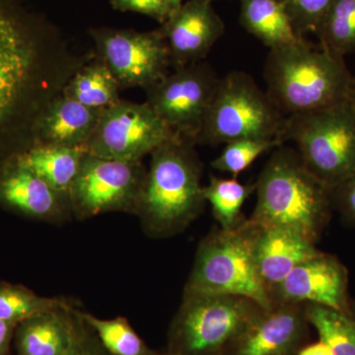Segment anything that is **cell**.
<instances>
[{
    "label": "cell",
    "mask_w": 355,
    "mask_h": 355,
    "mask_svg": "<svg viewBox=\"0 0 355 355\" xmlns=\"http://www.w3.org/2000/svg\"><path fill=\"white\" fill-rule=\"evenodd\" d=\"M94 57L25 0H0V166L35 146L41 114Z\"/></svg>",
    "instance_id": "obj_1"
},
{
    "label": "cell",
    "mask_w": 355,
    "mask_h": 355,
    "mask_svg": "<svg viewBox=\"0 0 355 355\" xmlns=\"http://www.w3.org/2000/svg\"><path fill=\"white\" fill-rule=\"evenodd\" d=\"M195 146L176 135L150 154L137 216L151 237L181 233L202 211V163Z\"/></svg>",
    "instance_id": "obj_2"
},
{
    "label": "cell",
    "mask_w": 355,
    "mask_h": 355,
    "mask_svg": "<svg viewBox=\"0 0 355 355\" xmlns=\"http://www.w3.org/2000/svg\"><path fill=\"white\" fill-rule=\"evenodd\" d=\"M254 184L252 223L286 229L316 243L330 214L331 189L305 167L296 149L284 144L275 148Z\"/></svg>",
    "instance_id": "obj_3"
},
{
    "label": "cell",
    "mask_w": 355,
    "mask_h": 355,
    "mask_svg": "<svg viewBox=\"0 0 355 355\" xmlns=\"http://www.w3.org/2000/svg\"><path fill=\"white\" fill-rule=\"evenodd\" d=\"M263 76L266 93L286 116L345 101L354 78L345 58L316 49L306 39L270 50Z\"/></svg>",
    "instance_id": "obj_4"
},
{
    "label": "cell",
    "mask_w": 355,
    "mask_h": 355,
    "mask_svg": "<svg viewBox=\"0 0 355 355\" xmlns=\"http://www.w3.org/2000/svg\"><path fill=\"white\" fill-rule=\"evenodd\" d=\"M184 294L240 296L263 309L272 307L275 303L254 260L251 222L218 229L202 240Z\"/></svg>",
    "instance_id": "obj_5"
},
{
    "label": "cell",
    "mask_w": 355,
    "mask_h": 355,
    "mask_svg": "<svg viewBox=\"0 0 355 355\" xmlns=\"http://www.w3.org/2000/svg\"><path fill=\"white\" fill-rule=\"evenodd\" d=\"M279 139L294 142L305 167L330 189L355 173V114L347 99L286 116Z\"/></svg>",
    "instance_id": "obj_6"
},
{
    "label": "cell",
    "mask_w": 355,
    "mask_h": 355,
    "mask_svg": "<svg viewBox=\"0 0 355 355\" xmlns=\"http://www.w3.org/2000/svg\"><path fill=\"white\" fill-rule=\"evenodd\" d=\"M286 116L245 71L220 77L196 144H228L243 139H279Z\"/></svg>",
    "instance_id": "obj_7"
},
{
    "label": "cell",
    "mask_w": 355,
    "mask_h": 355,
    "mask_svg": "<svg viewBox=\"0 0 355 355\" xmlns=\"http://www.w3.org/2000/svg\"><path fill=\"white\" fill-rule=\"evenodd\" d=\"M261 309L240 296L184 294L170 328L168 352L223 355Z\"/></svg>",
    "instance_id": "obj_8"
},
{
    "label": "cell",
    "mask_w": 355,
    "mask_h": 355,
    "mask_svg": "<svg viewBox=\"0 0 355 355\" xmlns=\"http://www.w3.org/2000/svg\"><path fill=\"white\" fill-rule=\"evenodd\" d=\"M147 169L142 161H123L85 151L69 191L71 212L87 219L107 212L137 214Z\"/></svg>",
    "instance_id": "obj_9"
},
{
    "label": "cell",
    "mask_w": 355,
    "mask_h": 355,
    "mask_svg": "<svg viewBox=\"0 0 355 355\" xmlns=\"http://www.w3.org/2000/svg\"><path fill=\"white\" fill-rule=\"evenodd\" d=\"M96 55L107 64L121 89L155 85L169 74L171 67L167 44L159 30L95 27L88 30Z\"/></svg>",
    "instance_id": "obj_10"
},
{
    "label": "cell",
    "mask_w": 355,
    "mask_h": 355,
    "mask_svg": "<svg viewBox=\"0 0 355 355\" xmlns=\"http://www.w3.org/2000/svg\"><path fill=\"white\" fill-rule=\"evenodd\" d=\"M219 80L203 60L174 69L146 89V103L173 132L196 142Z\"/></svg>",
    "instance_id": "obj_11"
},
{
    "label": "cell",
    "mask_w": 355,
    "mask_h": 355,
    "mask_svg": "<svg viewBox=\"0 0 355 355\" xmlns=\"http://www.w3.org/2000/svg\"><path fill=\"white\" fill-rule=\"evenodd\" d=\"M176 135L147 103L121 100L104 110L84 150L123 161H142Z\"/></svg>",
    "instance_id": "obj_12"
},
{
    "label": "cell",
    "mask_w": 355,
    "mask_h": 355,
    "mask_svg": "<svg viewBox=\"0 0 355 355\" xmlns=\"http://www.w3.org/2000/svg\"><path fill=\"white\" fill-rule=\"evenodd\" d=\"M212 2L189 0L158 28L167 44L173 69L202 62L223 36L225 25Z\"/></svg>",
    "instance_id": "obj_13"
},
{
    "label": "cell",
    "mask_w": 355,
    "mask_h": 355,
    "mask_svg": "<svg viewBox=\"0 0 355 355\" xmlns=\"http://www.w3.org/2000/svg\"><path fill=\"white\" fill-rule=\"evenodd\" d=\"M347 272L330 254H318L296 266L273 289V303L317 304L338 311H349Z\"/></svg>",
    "instance_id": "obj_14"
},
{
    "label": "cell",
    "mask_w": 355,
    "mask_h": 355,
    "mask_svg": "<svg viewBox=\"0 0 355 355\" xmlns=\"http://www.w3.org/2000/svg\"><path fill=\"white\" fill-rule=\"evenodd\" d=\"M307 323L305 304L275 303L253 318L223 355H296Z\"/></svg>",
    "instance_id": "obj_15"
},
{
    "label": "cell",
    "mask_w": 355,
    "mask_h": 355,
    "mask_svg": "<svg viewBox=\"0 0 355 355\" xmlns=\"http://www.w3.org/2000/svg\"><path fill=\"white\" fill-rule=\"evenodd\" d=\"M0 207L46 222L62 221L72 214L69 198L53 190L16 157L0 166Z\"/></svg>",
    "instance_id": "obj_16"
},
{
    "label": "cell",
    "mask_w": 355,
    "mask_h": 355,
    "mask_svg": "<svg viewBox=\"0 0 355 355\" xmlns=\"http://www.w3.org/2000/svg\"><path fill=\"white\" fill-rule=\"evenodd\" d=\"M252 224L254 260L270 294L296 266L321 253L314 243L291 231Z\"/></svg>",
    "instance_id": "obj_17"
},
{
    "label": "cell",
    "mask_w": 355,
    "mask_h": 355,
    "mask_svg": "<svg viewBox=\"0 0 355 355\" xmlns=\"http://www.w3.org/2000/svg\"><path fill=\"white\" fill-rule=\"evenodd\" d=\"M104 110L89 108L64 95L58 96L37 121L35 146L84 149Z\"/></svg>",
    "instance_id": "obj_18"
},
{
    "label": "cell",
    "mask_w": 355,
    "mask_h": 355,
    "mask_svg": "<svg viewBox=\"0 0 355 355\" xmlns=\"http://www.w3.org/2000/svg\"><path fill=\"white\" fill-rule=\"evenodd\" d=\"M73 307L35 315L17 324L14 345L17 355H62L71 338Z\"/></svg>",
    "instance_id": "obj_19"
},
{
    "label": "cell",
    "mask_w": 355,
    "mask_h": 355,
    "mask_svg": "<svg viewBox=\"0 0 355 355\" xmlns=\"http://www.w3.org/2000/svg\"><path fill=\"white\" fill-rule=\"evenodd\" d=\"M240 23L270 50L297 44L305 39L294 29L279 0H240Z\"/></svg>",
    "instance_id": "obj_20"
},
{
    "label": "cell",
    "mask_w": 355,
    "mask_h": 355,
    "mask_svg": "<svg viewBox=\"0 0 355 355\" xmlns=\"http://www.w3.org/2000/svg\"><path fill=\"white\" fill-rule=\"evenodd\" d=\"M84 153L83 148L34 146L16 158L53 190L69 198V191L78 174Z\"/></svg>",
    "instance_id": "obj_21"
},
{
    "label": "cell",
    "mask_w": 355,
    "mask_h": 355,
    "mask_svg": "<svg viewBox=\"0 0 355 355\" xmlns=\"http://www.w3.org/2000/svg\"><path fill=\"white\" fill-rule=\"evenodd\" d=\"M121 89L111 70L95 53V57L70 78L62 95L89 108L107 109L121 101Z\"/></svg>",
    "instance_id": "obj_22"
},
{
    "label": "cell",
    "mask_w": 355,
    "mask_h": 355,
    "mask_svg": "<svg viewBox=\"0 0 355 355\" xmlns=\"http://www.w3.org/2000/svg\"><path fill=\"white\" fill-rule=\"evenodd\" d=\"M306 318L334 355H355V315L326 306L305 304Z\"/></svg>",
    "instance_id": "obj_23"
},
{
    "label": "cell",
    "mask_w": 355,
    "mask_h": 355,
    "mask_svg": "<svg viewBox=\"0 0 355 355\" xmlns=\"http://www.w3.org/2000/svg\"><path fill=\"white\" fill-rule=\"evenodd\" d=\"M315 35L323 50L336 57L355 53V0H333Z\"/></svg>",
    "instance_id": "obj_24"
},
{
    "label": "cell",
    "mask_w": 355,
    "mask_h": 355,
    "mask_svg": "<svg viewBox=\"0 0 355 355\" xmlns=\"http://www.w3.org/2000/svg\"><path fill=\"white\" fill-rule=\"evenodd\" d=\"M254 191L256 184H241L237 178L222 179L210 176L209 183L203 187V197L211 205L214 216L221 228L232 229L241 223L243 205Z\"/></svg>",
    "instance_id": "obj_25"
},
{
    "label": "cell",
    "mask_w": 355,
    "mask_h": 355,
    "mask_svg": "<svg viewBox=\"0 0 355 355\" xmlns=\"http://www.w3.org/2000/svg\"><path fill=\"white\" fill-rule=\"evenodd\" d=\"M70 307L64 299L43 297L20 284L0 282V320L9 323L18 324L41 313Z\"/></svg>",
    "instance_id": "obj_26"
},
{
    "label": "cell",
    "mask_w": 355,
    "mask_h": 355,
    "mask_svg": "<svg viewBox=\"0 0 355 355\" xmlns=\"http://www.w3.org/2000/svg\"><path fill=\"white\" fill-rule=\"evenodd\" d=\"M81 316L110 354L157 355L147 347L146 343L133 330L125 318L116 317L114 319L104 320L88 313H81Z\"/></svg>",
    "instance_id": "obj_27"
},
{
    "label": "cell",
    "mask_w": 355,
    "mask_h": 355,
    "mask_svg": "<svg viewBox=\"0 0 355 355\" xmlns=\"http://www.w3.org/2000/svg\"><path fill=\"white\" fill-rule=\"evenodd\" d=\"M279 139H243L225 144L223 150L211 162V167L237 178L263 153L282 146Z\"/></svg>",
    "instance_id": "obj_28"
},
{
    "label": "cell",
    "mask_w": 355,
    "mask_h": 355,
    "mask_svg": "<svg viewBox=\"0 0 355 355\" xmlns=\"http://www.w3.org/2000/svg\"><path fill=\"white\" fill-rule=\"evenodd\" d=\"M300 37L315 34L333 0H279Z\"/></svg>",
    "instance_id": "obj_29"
},
{
    "label": "cell",
    "mask_w": 355,
    "mask_h": 355,
    "mask_svg": "<svg viewBox=\"0 0 355 355\" xmlns=\"http://www.w3.org/2000/svg\"><path fill=\"white\" fill-rule=\"evenodd\" d=\"M62 355H113L105 349L90 327L84 322L81 313L73 310L71 338Z\"/></svg>",
    "instance_id": "obj_30"
},
{
    "label": "cell",
    "mask_w": 355,
    "mask_h": 355,
    "mask_svg": "<svg viewBox=\"0 0 355 355\" xmlns=\"http://www.w3.org/2000/svg\"><path fill=\"white\" fill-rule=\"evenodd\" d=\"M114 10L137 12L157 20L163 24L172 14L169 0H111Z\"/></svg>",
    "instance_id": "obj_31"
},
{
    "label": "cell",
    "mask_w": 355,
    "mask_h": 355,
    "mask_svg": "<svg viewBox=\"0 0 355 355\" xmlns=\"http://www.w3.org/2000/svg\"><path fill=\"white\" fill-rule=\"evenodd\" d=\"M331 205L335 203L343 217L355 225V173L331 189Z\"/></svg>",
    "instance_id": "obj_32"
},
{
    "label": "cell",
    "mask_w": 355,
    "mask_h": 355,
    "mask_svg": "<svg viewBox=\"0 0 355 355\" xmlns=\"http://www.w3.org/2000/svg\"><path fill=\"white\" fill-rule=\"evenodd\" d=\"M17 324L0 320V355H9Z\"/></svg>",
    "instance_id": "obj_33"
},
{
    "label": "cell",
    "mask_w": 355,
    "mask_h": 355,
    "mask_svg": "<svg viewBox=\"0 0 355 355\" xmlns=\"http://www.w3.org/2000/svg\"><path fill=\"white\" fill-rule=\"evenodd\" d=\"M296 355H334V354L326 343L320 340L319 343H313L298 350Z\"/></svg>",
    "instance_id": "obj_34"
},
{
    "label": "cell",
    "mask_w": 355,
    "mask_h": 355,
    "mask_svg": "<svg viewBox=\"0 0 355 355\" xmlns=\"http://www.w3.org/2000/svg\"><path fill=\"white\" fill-rule=\"evenodd\" d=\"M350 106H352V111L355 114V77L352 81V88H350L349 97H347Z\"/></svg>",
    "instance_id": "obj_35"
},
{
    "label": "cell",
    "mask_w": 355,
    "mask_h": 355,
    "mask_svg": "<svg viewBox=\"0 0 355 355\" xmlns=\"http://www.w3.org/2000/svg\"><path fill=\"white\" fill-rule=\"evenodd\" d=\"M169 3L173 13L181 7L182 4H183V0H169Z\"/></svg>",
    "instance_id": "obj_36"
},
{
    "label": "cell",
    "mask_w": 355,
    "mask_h": 355,
    "mask_svg": "<svg viewBox=\"0 0 355 355\" xmlns=\"http://www.w3.org/2000/svg\"><path fill=\"white\" fill-rule=\"evenodd\" d=\"M157 355H178V354H170V352H167V354H157Z\"/></svg>",
    "instance_id": "obj_37"
},
{
    "label": "cell",
    "mask_w": 355,
    "mask_h": 355,
    "mask_svg": "<svg viewBox=\"0 0 355 355\" xmlns=\"http://www.w3.org/2000/svg\"><path fill=\"white\" fill-rule=\"evenodd\" d=\"M212 1H214V0H212Z\"/></svg>",
    "instance_id": "obj_38"
}]
</instances>
